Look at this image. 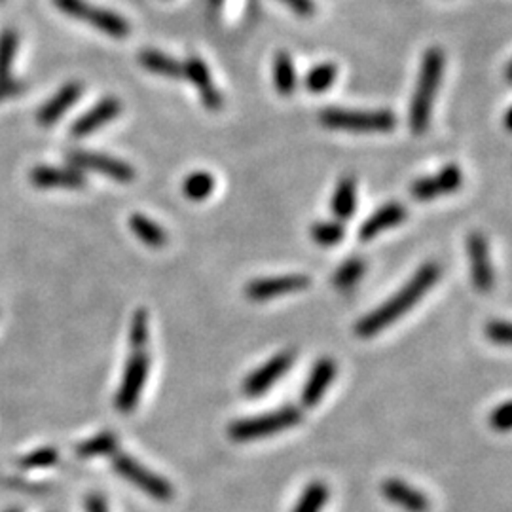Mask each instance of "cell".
Here are the masks:
<instances>
[{
    "label": "cell",
    "instance_id": "1",
    "mask_svg": "<svg viewBox=\"0 0 512 512\" xmlns=\"http://www.w3.org/2000/svg\"><path fill=\"white\" fill-rule=\"evenodd\" d=\"M438 277H440L438 264L435 262L423 264L412 275L407 285L391 296L387 302H384L380 307H376L374 312H370L357 322L355 334L359 338H372V336L380 334L389 325H393L397 319L410 312V309L423 299L429 289L438 281Z\"/></svg>",
    "mask_w": 512,
    "mask_h": 512
},
{
    "label": "cell",
    "instance_id": "2",
    "mask_svg": "<svg viewBox=\"0 0 512 512\" xmlns=\"http://www.w3.org/2000/svg\"><path fill=\"white\" fill-rule=\"evenodd\" d=\"M444 73V51L437 46L429 48L423 53L420 76L410 105V129L414 135H423L431 122L433 99L438 91Z\"/></svg>",
    "mask_w": 512,
    "mask_h": 512
},
{
    "label": "cell",
    "instance_id": "3",
    "mask_svg": "<svg viewBox=\"0 0 512 512\" xmlns=\"http://www.w3.org/2000/svg\"><path fill=\"white\" fill-rule=\"evenodd\" d=\"M302 417L304 415L299 407L287 404V407H281L274 412L245 417V420H236L234 423H230V427H228V437L234 442H252L299 425L302 422Z\"/></svg>",
    "mask_w": 512,
    "mask_h": 512
},
{
    "label": "cell",
    "instance_id": "4",
    "mask_svg": "<svg viewBox=\"0 0 512 512\" xmlns=\"http://www.w3.org/2000/svg\"><path fill=\"white\" fill-rule=\"evenodd\" d=\"M319 122L329 129H345L357 133H384L395 129V112L380 111H352V109H325L319 114Z\"/></svg>",
    "mask_w": 512,
    "mask_h": 512
},
{
    "label": "cell",
    "instance_id": "5",
    "mask_svg": "<svg viewBox=\"0 0 512 512\" xmlns=\"http://www.w3.org/2000/svg\"><path fill=\"white\" fill-rule=\"evenodd\" d=\"M53 4L66 16L89 23L97 31L112 38H126L131 31L128 19H124L120 13L91 4L88 0H53Z\"/></svg>",
    "mask_w": 512,
    "mask_h": 512
},
{
    "label": "cell",
    "instance_id": "6",
    "mask_svg": "<svg viewBox=\"0 0 512 512\" xmlns=\"http://www.w3.org/2000/svg\"><path fill=\"white\" fill-rule=\"evenodd\" d=\"M112 467L120 477L126 478L129 484H133L135 488H139L141 492L151 495L152 500L161 501V503H167L173 500L175 490L169 484V480L152 473L151 469H146L137 460H133L131 455L114 454Z\"/></svg>",
    "mask_w": 512,
    "mask_h": 512
},
{
    "label": "cell",
    "instance_id": "7",
    "mask_svg": "<svg viewBox=\"0 0 512 512\" xmlns=\"http://www.w3.org/2000/svg\"><path fill=\"white\" fill-rule=\"evenodd\" d=\"M148 372H151V355H148L146 349H131L122 384H120L114 399V407L118 412L131 414L137 408Z\"/></svg>",
    "mask_w": 512,
    "mask_h": 512
},
{
    "label": "cell",
    "instance_id": "8",
    "mask_svg": "<svg viewBox=\"0 0 512 512\" xmlns=\"http://www.w3.org/2000/svg\"><path fill=\"white\" fill-rule=\"evenodd\" d=\"M66 161L73 164L76 169H89L96 173H103L116 182H131L135 179V169L124 159H118L99 152H86V151H69L66 152Z\"/></svg>",
    "mask_w": 512,
    "mask_h": 512
},
{
    "label": "cell",
    "instance_id": "9",
    "mask_svg": "<svg viewBox=\"0 0 512 512\" xmlns=\"http://www.w3.org/2000/svg\"><path fill=\"white\" fill-rule=\"evenodd\" d=\"M296 353L292 349L289 352H281L277 355H274L269 361H266L260 368H256L254 372H251L245 382H244V391L247 397H262L264 393H268L269 389H272L283 376H285L292 362H294Z\"/></svg>",
    "mask_w": 512,
    "mask_h": 512
},
{
    "label": "cell",
    "instance_id": "10",
    "mask_svg": "<svg viewBox=\"0 0 512 512\" xmlns=\"http://www.w3.org/2000/svg\"><path fill=\"white\" fill-rule=\"evenodd\" d=\"M309 283H312V279L304 274L262 277V279L249 281L245 287V294L252 302H266V300L275 299V296L304 291L309 287Z\"/></svg>",
    "mask_w": 512,
    "mask_h": 512
},
{
    "label": "cell",
    "instance_id": "11",
    "mask_svg": "<svg viewBox=\"0 0 512 512\" xmlns=\"http://www.w3.org/2000/svg\"><path fill=\"white\" fill-rule=\"evenodd\" d=\"M463 186V173L455 164L442 167L438 173L425 179H417L410 186V194L415 201H429L438 196H446Z\"/></svg>",
    "mask_w": 512,
    "mask_h": 512
},
{
    "label": "cell",
    "instance_id": "12",
    "mask_svg": "<svg viewBox=\"0 0 512 512\" xmlns=\"http://www.w3.org/2000/svg\"><path fill=\"white\" fill-rule=\"evenodd\" d=\"M467 252L470 260V275H473V283L477 291L490 292L493 289V269L490 262V251L488 241L482 234L475 232L467 237Z\"/></svg>",
    "mask_w": 512,
    "mask_h": 512
},
{
    "label": "cell",
    "instance_id": "13",
    "mask_svg": "<svg viewBox=\"0 0 512 512\" xmlns=\"http://www.w3.org/2000/svg\"><path fill=\"white\" fill-rule=\"evenodd\" d=\"M120 112H122V101L116 97L101 99L93 109H89L88 112L74 120V124L71 126V137L74 139L88 137L93 131L111 124L114 118L120 116Z\"/></svg>",
    "mask_w": 512,
    "mask_h": 512
},
{
    "label": "cell",
    "instance_id": "14",
    "mask_svg": "<svg viewBox=\"0 0 512 512\" xmlns=\"http://www.w3.org/2000/svg\"><path fill=\"white\" fill-rule=\"evenodd\" d=\"M184 78L190 80V82L198 88L201 103H204L206 109L209 111H221L224 99L222 93L217 89V86L213 84L211 73L207 69V65L196 56H190L184 61Z\"/></svg>",
    "mask_w": 512,
    "mask_h": 512
},
{
    "label": "cell",
    "instance_id": "15",
    "mask_svg": "<svg viewBox=\"0 0 512 512\" xmlns=\"http://www.w3.org/2000/svg\"><path fill=\"white\" fill-rule=\"evenodd\" d=\"M84 86L80 82H69L65 84L56 96L50 97L40 109L36 111V124L43 128H50L56 122H59L61 116L71 109V106L82 96Z\"/></svg>",
    "mask_w": 512,
    "mask_h": 512
},
{
    "label": "cell",
    "instance_id": "16",
    "mask_svg": "<svg viewBox=\"0 0 512 512\" xmlns=\"http://www.w3.org/2000/svg\"><path fill=\"white\" fill-rule=\"evenodd\" d=\"M382 493L389 503H393L407 512H429L431 508L429 497L423 492L399 478L384 480Z\"/></svg>",
    "mask_w": 512,
    "mask_h": 512
},
{
    "label": "cell",
    "instance_id": "17",
    "mask_svg": "<svg viewBox=\"0 0 512 512\" xmlns=\"http://www.w3.org/2000/svg\"><path fill=\"white\" fill-rule=\"evenodd\" d=\"M336 370H338V367H336L334 359L330 357H322L315 362L302 389V404L306 408L317 407L322 395L327 393L329 385L334 382Z\"/></svg>",
    "mask_w": 512,
    "mask_h": 512
},
{
    "label": "cell",
    "instance_id": "18",
    "mask_svg": "<svg viewBox=\"0 0 512 512\" xmlns=\"http://www.w3.org/2000/svg\"><path fill=\"white\" fill-rule=\"evenodd\" d=\"M408 219V211L399 201H391V204L382 206L372 217H368L359 228L361 241H372L376 236L384 234L389 228H395L400 222Z\"/></svg>",
    "mask_w": 512,
    "mask_h": 512
},
{
    "label": "cell",
    "instance_id": "19",
    "mask_svg": "<svg viewBox=\"0 0 512 512\" xmlns=\"http://www.w3.org/2000/svg\"><path fill=\"white\" fill-rule=\"evenodd\" d=\"M31 182L36 188H84L86 177L82 171L76 167H50V166H38L31 171Z\"/></svg>",
    "mask_w": 512,
    "mask_h": 512
},
{
    "label": "cell",
    "instance_id": "20",
    "mask_svg": "<svg viewBox=\"0 0 512 512\" xmlns=\"http://www.w3.org/2000/svg\"><path fill=\"white\" fill-rule=\"evenodd\" d=\"M139 63H141V66H144L146 71H151L158 76H166V78H173V80L184 78V63L167 56V53H164V51L143 50L139 53Z\"/></svg>",
    "mask_w": 512,
    "mask_h": 512
},
{
    "label": "cell",
    "instance_id": "21",
    "mask_svg": "<svg viewBox=\"0 0 512 512\" xmlns=\"http://www.w3.org/2000/svg\"><path fill=\"white\" fill-rule=\"evenodd\" d=\"M357 207V184L353 177H344L332 196V214L340 222L349 221Z\"/></svg>",
    "mask_w": 512,
    "mask_h": 512
},
{
    "label": "cell",
    "instance_id": "22",
    "mask_svg": "<svg viewBox=\"0 0 512 512\" xmlns=\"http://www.w3.org/2000/svg\"><path fill=\"white\" fill-rule=\"evenodd\" d=\"M129 228H131V232L148 247L159 249L167 244V232L161 226H158L152 219L144 217V214H139V213L131 214Z\"/></svg>",
    "mask_w": 512,
    "mask_h": 512
},
{
    "label": "cell",
    "instance_id": "23",
    "mask_svg": "<svg viewBox=\"0 0 512 512\" xmlns=\"http://www.w3.org/2000/svg\"><path fill=\"white\" fill-rule=\"evenodd\" d=\"M118 438L112 431H103V433L91 437L76 446V455L82 460H91V457L101 455H114L118 454Z\"/></svg>",
    "mask_w": 512,
    "mask_h": 512
},
{
    "label": "cell",
    "instance_id": "24",
    "mask_svg": "<svg viewBox=\"0 0 512 512\" xmlns=\"http://www.w3.org/2000/svg\"><path fill=\"white\" fill-rule=\"evenodd\" d=\"M274 84L281 96H292L296 91V71L287 51H279L274 61Z\"/></svg>",
    "mask_w": 512,
    "mask_h": 512
},
{
    "label": "cell",
    "instance_id": "25",
    "mask_svg": "<svg viewBox=\"0 0 512 512\" xmlns=\"http://www.w3.org/2000/svg\"><path fill=\"white\" fill-rule=\"evenodd\" d=\"M329 500V486L322 480L309 482L292 512H321Z\"/></svg>",
    "mask_w": 512,
    "mask_h": 512
},
{
    "label": "cell",
    "instance_id": "26",
    "mask_svg": "<svg viewBox=\"0 0 512 512\" xmlns=\"http://www.w3.org/2000/svg\"><path fill=\"white\" fill-rule=\"evenodd\" d=\"M338 66L334 63H321L312 66L304 78V86L309 93H325L336 82Z\"/></svg>",
    "mask_w": 512,
    "mask_h": 512
},
{
    "label": "cell",
    "instance_id": "27",
    "mask_svg": "<svg viewBox=\"0 0 512 512\" xmlns=\"http://www.w3.org/2000/svg\"><path fill=\"white\" fill-rule=\"evenodd\" d=\"M214 190V177L207 171H194L182 182V192L188 199L204 201Z\"/></svg>",
    "mask_w": 512,
    "mask_h": 512
},
{
    "label": "cell",
    "instance_id": "28",
    "mask_svg": "<svg viewBox=\"0 0 512 512\" xmlns=\"http://www.w3.org/2000/svg\"><path fill=\"white\" fill-rule=\"evenodd\" d=\"M309 236H312V239L321 247H334L344 239L345 228L340 221H321L312 224Z\"/></svg>",
    "mask_w": 512,
    "mask_h": 512
},
{
    "label": "cell",
    "instance_id": "29",
    "mask_svg": "<svg viewBox=\"0 0 512 512\" xmlns=\"http://www.w3.org/2000/svg\"><path fill=\"white\" fill-rule=\"evenodd\" d=\"M365 272H367V262L362 260V259H357V256H353V259L345 260L338 269H336V274L332 277L334 287L340 289V291L352 289V287H355V283L362 275H365Z\"/></svg>",
    "mask_w": 512,
    "mask_h": 512
},
{
    "label": "cell",
    "instance_id": "30",
    "mask_svg": "<svg viewBox=\"0 0 512 512\" xmlns=\"http://www.w3.org/2000/svg\"><path fill=\"white\" fill-rule=\"evenodd\" d=\"M19 46V35L13 29H4L0 33V80L10 78L13 59H16Z\"/></svg>",
    "mask_w": 512,
    "mask_h": 512
},
{
    "label": "cell",
    "instance_id": "31",
    "mask_svg": "<svg viewBox=\"0 0 512 512\" xmlns=\"http://www.w3.org/2000/svg\"><path fill=\"white\" fill-rule=\"evenodd\" d=\"M148 340H151V321H148L146 309L141 307L131 317V327H129L131 349H146Z\"/></svg>",
    "mask_w": 512,
    "mask_h": 512
},
{
    "label": "cell",
    "instance_id": "32",
    "mask_svg": "<svg viewBox=\"0 0 512 512\" xmlns=\"http://www.w3.org/2000/svg\"><path fill=\"white\" fill-rule=\"evenodd\" d=\"M58 462H59V452L51 446H44V448H38V450L25 454L18 465L25 470H35V469L53 467Z\"/></svg>",
    "mask_w": 512,
    "mask_h": 512
},
{
    "label": "cell",
    "instance_id": "33",
    "mask_svg": "<svg viewBox=\"0 0 512 512\" xmlns=\"http://www.w3.org/2000/svg\"><path fill=\"white\" fill-rule=\"evenodd\" d=\"M488 338L497 345H508L510 344V325L507 321H492L486 327Z\"/></svg>",
    "mask_w": 512,
    "mask_h": 512
},
{
    "label": "cell",
    "instance_id": "34",
    "mask_svg": "<svg viewBox=\"0 0 512 512\" xmlns=\"http://www.w3.org/2000/svg\"><path fill=\"white\" fill-rule=\"evenodd\" d=\"M510 402H503L501 407H497L492 415H490V425L493 431H500V433H505V431L510 429Z\"/></svg>",
    "mask_w": 512,
    "mask_h": 512
},
{
    "label": "cell",
    "instance_id": "35",
    "mask_svg": "<svg viewBox=\"0 0 512 512\" xmlns=\"http://www.w3.org/2000/svg\"><path fill=\"white\" fill-rule=\"evenodd\" d=\"M279 3L289 6L296 13V16H300V18L314 16L315 8H317L314 0H279Z\"/></svg>",
    "mask_w": 512,
    "mask_h": 512
},
{
    "label": "cell",
    "instance_id": "36",
    "mask_svg": "<svg viewBox=\"0 0 512 512\" xmlns=\"http://www.w3.org/2000/svg\"><path fill=\"white\" fill-rule=\"evenodd\" d=\"M23 91V82L16 78H3L0 80V101L10 99L13 96H18V93Z\"/></svg>",
    "mask_w": 512,
    "mask_h": 512
},
{
    "label": "cell",
    "instance_id": "37",
    "mask_svg": "<svg viewBox=\"0 0 512 512\" xmlns=\"http://www.w3.org/2000/svg\"><path fill=\"white\" fill-rule=\"evenodd\" d=\"M86 512H109V505L101 493H89L86 497Z\"/></svg>",
    "mask_w": 512,
    "mask_h": 512
},
{
    "label": "cell",
    "instance_id": "38",
    "mask_svg": "<svg viewBox=\"0 0 512 512\" xmlns=\"http://www.w3.org/2000/svg\"><path fill=\"white\" fill-rule=\"evenodd\" d=\"M505 126H507V129H510V109L505 114Z\"/></svg>",
    "mask_w": 512,
    "mask_h": 512
},
{
    "label": "cell",
    "instance_id": "39",
    "mask_svg": "<svg viewBox=\"0 0 512 512\" xmlns=\"http://www.w3.org/2000/svg\"><path fill=\"white\" fill-rule=\"evenodd\" d=\"M6 512H21V510L19 508H8Z\"/></svg>",
    "mask_w": 512,
    "mask_h": 512
},
{
    "label": "cell",
    "instance_id": "40",
    "mask_svg": "<svg viewBox=\"0 0 512 512\" xmlns=\"http://www.w3.org/2000/svg\"><path fill=\"white\" fill-rule=\"evenodd\" d=\"M0 3H4V0H0Z\"/></svg>",
    "mask_w": 512,
    "mask_h": 512
}]
</instances>
